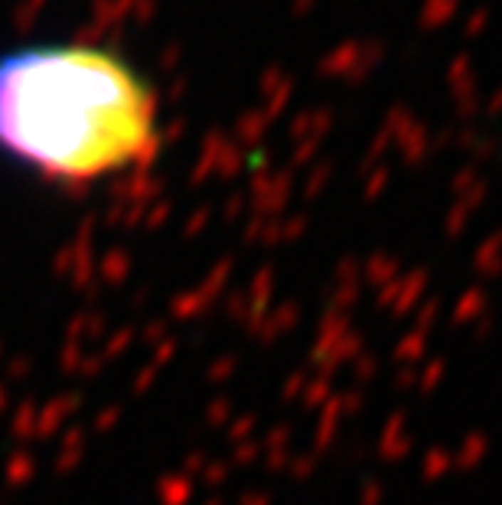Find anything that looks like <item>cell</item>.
Segmentation results:
<instances>
[{
  "label": "cell",
  "mask_w": 502,
  "mask_h": 505,
  "mask_svg": "<svg viewBox=\"0 0 502 505\" xmlns=\"http://www.w3.org/2000/svg\"><path fill=\"white\" fill-rule=\"evenodd\" d=\"M160 150V98L101 43H26L0 53V157L56 189L144 170Z\"/></svg>",
  "instance_id": "6da1fadb"
}]
</instances>
